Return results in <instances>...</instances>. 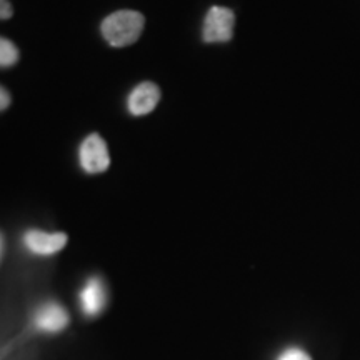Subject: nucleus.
Here are the masks:
<instances>
[{
	"label": "nucleus",
	"instance_id": "nucleus-1",
	"mask_svg": "<svg viewBox=\"0 0 360 360\" xmlns=\"http://www.w3.org/2000/svg\"><path fill=\"white\" fill-rule=\"evenodd\" d=\"M143 25H146V19L141 12L117 11L102 22L101 30L109 45L120 49L137 42L142 35Z\"/></svg>",
	"mask_w": 360,
	"mask_h": 360
},
{
	"label": "nucleus",
	"instance_id": "nucleus-2",
	"mask_svg": "<svg viewBox=\"0 0 360 360\" xmlns=\"http://www.w3.org/2000/svg\"><path fill=\"white\" fill-rule=\"evenodd\" d=\"M233 25H236V13L231 8L210 7L204 20L202 39L207 44L229 42L233 35Z\"/></svg>",
	"mask_w": 360,
	"mask_h": 360
},
{
	"label": "nucleus",
	"instance_id": "nucleus-3",
	"mask_svg": "<svg viewBox=\"0 0 360 360\" xmlns=\"http://www.w3.org/2000/svg\"><path fill=\"white\" fill-rule=\"evenodd\" d=\"M79 160L87 174H101L109 169V148L101 135L92 134L85 139L79 148Z\"/></svg>",
	"mask_w": 360,
	"mask_h": 360
},
{
	"label": "nucleus",
	"instance_id": "nucleus-4",
	"mask_svg": "<svg viewBox=\"0 0 360 360\" xmlns=\"http://www.w3.org/2000/svg\"><path fill=\"white\" fill-rule=\"evenodd\" d=\"M160 101V89L152 82L137 85L127 98V109L132 115L141 117L150 114Z\"/></svg>",
	"mask_w": 360,
	"mask_h": 360
},
{
	"label": "nucleus",
	"instance_id": "nucleus-5",
	"mask_svg": "<svg viewBox=\"0 0 360 360\" xmlns=\"http://www.w3.org/2000/svg\"><path fill=\"white\" fill-rule=\"evenodd\" d=\"M27 249L37 255H52L62 250L67 244V236L62 232L49 233L42 231H29L24 236Z\"/></svg>",
	"mask_w": 360,
	"mask_h": 360
},
{
	"label": "nucleus",
	"instance_id": "nucleus-6",
	"mask_svg": "<svg viewBox=\"0 0 360 360\" xmlns=\"http://www.w3.org/2000/svg\"><path fill=\"white\" fill-rule=\"evenodd\" d=\"M80 302L87 315H98L105 307V287L98 277L89 278L85 287L80 292Z\"/></svg>",
	"mask_w": 360,
	"mask_h": 360
},
{
	"label": "nucleus",
	"instance_id": "nucleus-7",
	"mask_svg": "<svg viewBox=\"0 0 360 360\" xmlns=\"http://www.w3.org/2000/svg\"><path fill=\"white\" fill-rule=\"evenodd\" d=\"M67 323H69V314L65 309L58 304H45L42 309H39L37 315H35V326L40 330L47 332H58L62 330Z\"/></svg>",
	"mask_w": 360,
	"mask_h": 360
},
{
	"label": "nucleus",
	"instance_id": "nucleus-8",
	"mask_svg": "<svg viewBox=\"0 0 360 360\" xmlns=\"http://www.w3.org/2000/svg\"><path fill=\"white\" fill-rule=\"evenodd\" d=\"M19 60V49L8 39L0 37V67H11Z\"/></svg>",
	"mask_w": 360,
	"mask_h": 360
},
{
	"label": "nucleus",
	"instance_id": "nucleus-9",
	"mask_svg": "<svg viewBox=\"0 0 360 360\" xmlns=\"http://www.w3.org/2000/svg\"><path fill=\"white\" fill-rule=\"evenodd\" d=\"M278 360H312V359H310L309 354H305L304 350L289 349V350H285L281 357H278Z\"/></svg>",
	"mask_w": 360,
	"mask_h": 360
},
{
	"label": "nucleus",
	"instance_id": "nucleus-10",
	"mask_svg": "<svg viewBox=\"0 0 360 360\" xmlns=\"http://www.w3.org/2000/svg\"><path fill=\"white\" fill-rule=\"evenodd\" d=\"M13 13V8L8 0H0V20L11 19Z\"/></svg>",
	"mask_w": 360,
	"mask_h": 360
},
{
	"label": "nucleus",
	"instance_id": "nucleus-11",
	"mask_svg": "<svg viewBox=\"0 0 360 360\" xmlns=\"http://www.w3.org/2000/svg\"><path fill=\"white\" fill-rule=\"evenodd\" d=\"M8 105H11V96H8L7 90L0 85V112L6 110Z\"/></svg>",
	"mask_w": 360,
	"mask_h": 360
},
{
	"label": "nucleus",
	"instance_id": "nucleus-12",
	"mask_svg": "<svg viewBox=\"0 0 360 360\" xmlns=\"http://www.w3.org/2000/svg\"><path fill=\"white\" fill-rule=\"evenodd\" d=\"M0 254H2V236H0Z\"/></svg>",
	"mask_w": 360,
	"mask_h": 360
}]
</instances>
